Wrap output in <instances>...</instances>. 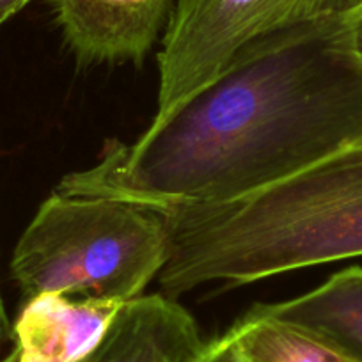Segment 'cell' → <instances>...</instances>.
Masks as SVG:
<instances>
[{
  "label": "cell",
  "instance_id": "6da1fadb",
  "mask_svg": "<svg viewBox=\"0 0 362 362\" xmlns=\"http://www.w3.org/2000/svg\"><path fill=\"white\" fill-rule=\"evenodd\" d=\"M361 137L362 59L341 13L243 47L137 141L107 142L57 192L149 206L226 203Z\"/></svg>",
  "mask_w": 362,
  "mask_h": 362
},
{
  "label": "cell",
  "instance_id": "7a4b0ae2",
  "mask_svg": "<svg viewBox=\"0 0 362 362\" xmlns=\"http://www.w3.org/2000/svg\"><path fill=\"white\" fill-rule=\"evenodd\" d=\"M162 210L167 297L362 256V137L305 169L226 203Z\"/></svg>",
  "mask_w": 362,
  "mask_h": 362
},
{
  "label": "cell",
  "instance_id": "3957f363",
  "mask_svg": "<svg viewBox=\"0 0 362 362\" xmlns=\"http://www.w3.org/2000/svg\"><path fill=\"white\" fill-rule=\"evenodd\" d=\"M167 257L169 229L156 206L55 190L23 231L11 272L25 300L59 293L127 304Z\"/></svg>",
  "mask_w": 362,
  "mask_h": 362
},
{
  "label": "cell",
  "instance_id": "277c9868",
  "mask_svg": "<svg viewBox=\"0 0 362 362\" xmlns=\"http://www.w3.org/2000/svg\"><path fill=\"white\" fill-rule=\"evenodd\" d=\"M362 0H176L158 54L156 114L163 117L206 86L252 41L330 15Z\"/></svg>",
  "mask_w": 362,
  "mask_h": 362
},
{
  "label": "cell",
  "instance_id": "5b68a950",
  "mask_svg": "<svg viewBox=\"0 0 362 362\" xmlns=\"http://www.w3.org/2000/svg\"><path fill=\"white\" fill-rule=\"evenodd\" d=\"M50 2L66 45L80 64H139L173 13V0Z\"/></svg>",
  "mask_w": 362,
  "mask_h": 362
},
{
  "label": "cell",
  "instance_id": "8992f818",
  "mask_svg": "<svg viewBox=\"0 0 362 362\" xmlns=\"http://www.w3.org/2000/svg\"><path fill=\"white\" fill-rule=\"evenodd\" d=\"M123 305L59 293L27 298L11 330V354L0 362H76L102 339Z\"/></svg>",
  "mask_w": 362,
  "mask_h": 362
},
{
  "label": "cell",
  "instance_id": "52a82bcc",
  "mask_svg": "<svg viewBox=\"0 0 362 362\" xmlns=\"http://www.w3.org/2000/svg\"><path fill=\"white\" fill-rule=\"evenodd\" d=\"M204 341L185 308L163 295L127 302L102 339L76 362H194Z\"/></svg>",
  "mask_w": 362,
  "mask_h": 362
},
{
  "label": "cell",
  "instance_id": "ba28073f",
  "mask_svg": "<svg viewBox=\"0 0 362 362\" xmlns=\"http://www.w3.org/2000/svg\"><path fill=\"white\" fill-rule=\"evenodd\" d=\"M257 308L318 334L355 362H362V268L341 270L309 293Z\"/></svg>",
  "mask_w": 362,
  "mask_h": 362
},
{
  "label": "cell",
  "instance_id": "9c48e42d",
  "mask_svg": "<svg viewBox=\"0 0 362 362\" xmlns=\"http://www.w3.org/2000/svg\"><path fill=\"white\" fill-rule=\"evenodd\" d=\"M243 362H355L308 329L281 322L254 305L229 329Z\"/></svg>",
  "mask_w": 362,
  "mask_h": 362
},
{
  "label": "cell",
  "instance_id": "30bf717a",
  "mask_svg": "<svg viewBox=\"0 0 362 362\" xmlns=\"http://www.w3.org/2000/svg\"><path fill=\"white\" fill-rule=\"evenodd\" d=\"M194 362H243V358L231 332L228 330L224 336L217 337L210 343H204L203 350Z\"/></svg>",
  "mask_w": 362,
  "mask_h": 362
},
{
  "label": "cell",
  "instance_id": "8fae6325",
  "mask_svg": "<svg viewBox=\"0 0 362 362\" xmlns=\"http://www.w3.org/2000/svg\"><path fill=\"white\" fill-rule=\"evenodd\" d=\"M348 36L354 52L362 59V11L348 13Z\"/></svg>",
  "mask_w": 362,
  "mask_h": 362
},
{
  "label": "cell",
  "instance_id": "7c38bea8",
  "mask_svg": "<svg viewBox=\"0 0 362 362\" xmlns=\"http://www.w3.org/2000/svg\"><path fill=\"white\" fill-rule=\"evenodd\" d=\"M29 0H0V25H4L13 15L20 11Z\"/></svg>",
  "mask_w": 362,
  "mask_h": 362
},
{
  "label": "cell",
  "instance_id": "4fadbf2b",
  "mask_svg": "<svg viewBox=\"0 0 362 362\" xmlns=\"http://www.w3.org/2000/svg\"><path fill=\"white\" fill-rule=\"evenodd\" d=\"M11 325H9L8 315H6L4 302H2V295H0V346L11 337Z\"/></svg>",
  "mask_w": 362,
  "mask_h": 362
},
{
  "label": "cell",
  "instance_id": "5bb4252c",
  "mask_svg": "<svg viewBox=\"0 0 362 362\" xmlns=\"http://www.w3.org/2000/svg\"><path fill=\"white\" fill-rule=\"evenodd\" d=\"M354 11H362V2H361V4H358V6H357V8H355V9H354Z\"/></svg>",
  "mask_w": 362,
  "mask_h": 362
}]
</instances>
